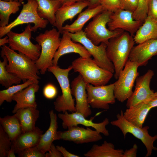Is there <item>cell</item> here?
<instances>
[{
  "instance_id": "6da1fadb",
  "label": "cell",
  "mask_w": 157,
  "mask_h": 157,
  "mask_svg": "<svg viewBox=\"0 0 157 157\" xmlns=\"http://www.w3.org/2000/svg\"><path fill=\"white\" fill-rule=\"evenodd\" d=\"M1 55L5 56L8 59L6 68L8 72L17 75L23 82L31 80L39 83L40 72L35 62L6 45L1 47Z\"/></svg>"
},
{
  "instance_id": "7a4b0ae2",
  "label": "cell",
  "mask_w": 157,
  "mask_h": 157,
  "mask_svg": "<svg viewBox=\"0 0 157 157\" xmlns=\"http://www.w3.org/2000/svg\"><path fill=\"white\" fill-rule=\"evenodd\" d=\"M135 43L133 36L125 31L109 40L106 52L114 65L115 79H118L123 70Z\"/></svg>"
},
{
  "instance_id": "3957f363",
  "label": "cell",
  "mask_w": 157,
  "mask_h": 157,
  "mask_svg": "<svg viewBox=\"0 0 157 157\" xmlns=\"http://www.w3.org/2000/svg\"><path fill=\"white\" fill-rule=\"evenodd\" d=\"M71 65L74 71L78 72L85 82L94 86L106 85L113 75L99 67L90 57H80L74 60Z\"/></svg>"
},
{
  "instance_id": "277c9868",
  "label": "cell",
  "mask_w": 157,
  "mask_h": 157,
  "mask_svg": "<svg viewBox=\"0 0 157 157\" xmlns=\"http://www.w3.org/2000/svg\"><path fill=\"white\" fill-rule=\"evenodd\" d=\"M60 34L57 29L53 28L35 37L36 41L41 47V50L40 56L35 63L41 74H45L48 67L53 65V57L60 42Z\"/></svg>"
},
{
  "instance_id": "5b68a950",
  "label": "cell",
  "mask_w": 157,
  "mask_h": 157,
  "mask_svg": "<svg viewBox=\"0 0 157 157\" xmlns=\"http://www.w3.org/2000/svg\"><path fill=\"white\" fill-rule=\"evenodd\" d=\"M112 12L104 10L94 17L84 29L87 38L94 44L98 45L102 42L107 44L111 38L119 35L124 31L120 29L111 31L106 25L110 21Z\"/></svg>"
},
{
  "instance_id": "8992f818",
  "label": "cell",
  "mask_w": 157,
  "mask_h": 157,
  "mask_svg": "<svg viewBox=\"0 0 157 157\" xmlns=\"http://www.w3.org/2000/svg\"><path fill=\"white\" fill-rule=\"evenodd\" d=\"M72 69L71 65L63 69L58 65H53L49 67L47 70L54 75L61 89V95L58 96L53 103L55 109L59 112L76 111L74 99L72 96L68 76L69 72Z\"/></svg>"
},
{
  "instance_id": "52a82bcc",
  "label": "cell",
  "mask_w": 157,
  "mask_h": 157,
  "mask_svg": "<svg viewBox=\"0 0 157 157\" xmlns=\"http://www.w3.org/2000/svg\"><path fill=\"white\" fill-rule=\"evenodd\" d=\"M38 5L35 0H27L23 5L22 8L18 16L13 21L4 27H0V37L1 38L14 27L24 24L32 23V31H35L38 28H44L49 22L41 18L38 15L37 9Z\"/></svg>"
},
{
  "instance_id": "ba28073f",
  "label": "cell",
  "mask_w": 157,
  "mask_h": 157,
  "mask_svg": "<svg viewBox=\"0 0 157 157\" xmlns=\"http://www.w3.org/2000/svg\"><path fill=\"white\" fill-rule=\"evenodd\" d=\"M31 27L29 24L21 33H17L11 30L7 35L9 46L11 49L18 51L35 62L40 56L41 47L38 43L34 44L31 42Z\"/></svg>"
},
{
  "instance_id": "9c48e42d",
  "label": "cell",
  "mask_w": 157,
  "mask_h": 157,
  "mask_svg": "<svg viewBox=\"0 0 157 157\" xmlns=\"http://www.w3.org/2000/svg\"><path fill=\"white\" fill-rule=\"evenodd\" d=\"M124 113L121 110L120 113L116 115L117 119L112 121L110 124L119 128L121 131L124 138L127 133L132 134L134 136L141 140L145 145L147 150L145 157L150 156L153 150H157V148L154 146V142L157 139V135H150L148 130L149 127L146 126L142 128L136 126L128 121L124 117Z\"/></svg>"
},
{
  "instance_id": "30bf717a",
  "label": "cell",
  "mask_w": 157,
  "mask_h": 157,
  "mask_svg": "<svg viewBox=\"0 0 157 157\" xmlns=\"http://www.w3.org/2000/svg\"><path fill=\"white\" fill-rule=\"evenodd\" d=\"M139 67L136 63L128 60L117 80L114 83V95L119 101L124 102L133 94L134 82L139 75L138 71Z\"/></svg>"
},
{
  "instance_id": "8fae6325",
  "label": "cell",
  "mask_w": 157,
  "mask_h": 157,
  "mask_svg": "<svg viewBox=\"0 0 157 157\" xmlns=\"http://www.w3.org/2000/svg\"><path fill=\"white\" fill-rule=\"evenodd\" d=\"M65 32L73 41L81 44L85 47L99 67L113 73L115 72L113 64L107 55L106 44L102 42L99 45H95L87 37L83 30L73 33Z\"/></svg>"
},
{
  "instance_id": "7c38bea8",
  "label": "cell",
  "mask_w": 157,
  "mask_h": 157,
  "mask_svg": "<svg viewBox=\"0 0 157 157\" xmlns=\"http://www.w3.org/2000/svg\"><path fill=\"white\" fill-rule=\"evenodd\" d=\"M114 83L108 85L94 86L88 83L86 90L90 106L93 108L107 110L115 102Z\"/></svg>"
},
{
  "instance_id": "4fadbf2b",
  "label": "cell",
  "mask_w": 157,
  "mask_h": 157,
  "mask_svg": "<svg viewBox=\"0 0 157 157\" xmlns=\"http://www.w3.org/2000/svg\"><path fill=\"white\" fill-rule=\"evenodd\" d=\"M154 75V71L149 69L144 75L138 77L135 90L127 99L126 106L128 108L139 104L148 103L155 97L150 88V83Z\"/></svg>"
},
{
  "instance_id": "5bb4252c",
  "label": "cell",
  "mask_w": 157,
  "mask_h": 157,
  "mask_svg": "<svg viewBox=\"0 0 157 157\" xmlns=\"http://www.w3.org/2000/svg\"><path fill=\"white\" fill-rule=\"evenodd\" d=\"M100 113L97 114L94 117H91L89 120L86 119L82 114L76 111L69 113L67 111H66L62 113H59L58 117L62 120V126L64 129L81 124L87 127H91L99 133L105 136H108L109 133L106 128V126L109 123V120L108 118H105L100 123H96L93 122L95 116Z\"/></svg>"
},
{
  "instance_id": "9a60e30c",
  "label": "cell",
  "mask_w": 157,
  "mask_h": 157,
  "mask_svg": "<svg viewBox=\"0 0 157 157\" xmlns=\"http://www.w3.org/2000/svg\"><path fill=\"white\" fill-rule=\"evenodd\" d=\"M133 13L123 9L112 12L110 16V21L107 24L108 29L112 31L122 29L133 36L143 22L134 19Z\"/></svg>"
},
{
  "instance_id": "2e32d148",
  "label": "cell",
  "mask_w": 157,
  "mask_h": 157,
  "mask_svg": "<svg viewBox=\"0 0 157 157\" xmlns=\"http://www.w3.org/2000/svg\"><path fill=\"white\" fill-rule=\"evenodd\" d=\"M77 126H71L65 131H58L60 140L73 142L76 144L94 142L101 140L102 137L96 130Z\"/></svg>"
},
{
  "instance_id": "e0dca14e",
  "label": "cell",
  "mask_w": 157,
  "mask_h": 157,
  "mask_svg": "<svg viewBox=\"0 0 157 157\" xmlns=\"http://www.w3.org/2000/svg\"><path fill=\"white\" fill-rule=\"evenodd\" d=\"M87 84L79 74L72 80L71 86L72 94L76 101V111L82 114L86 118L92 114L88 101L86 90Z\"/></svg>"
},
{
  "instance_id": "ac0fdd59",
  "label": "cell",
  "mask_w": 157,
  "mask_h": 157,
  "mask_svg": "<svg viewBox=\"0 0 157 157\" xmlns=\"http://www.w3.org/2000/svg\"><path fill=\"white\" fill-rule=\"evenodd\" d=\"M157 55V38L151 39L134 46L128 60L139 66H145L153 56Z\"/></svg>"
},
{
  "instance_id": "d6986e66",
  "label": "cell",
  "mask_w": 157,
  "mask_h": 157,
  "mask_svg": "<svg viewBox=\"0 0 157 157\" xmlns=\"http://www.w3.org/2000/svg\"><path fill=\"white\" fill-rule=\"evenodd\" d=\"M59 46L52 60L53 65H58V61L62 56L70 53L78 54L83 58L90 57L91 55L81 44L73 41L65 32H63Z\"/></svg>"
},
{
  "instance_id": "ffe728a7",
  "label": "cell",
  "mask_w": 157,
  "mask_h": 157,
  "mask_svg": "<svg viewBox=\"0 0 157 157\" xmlns=\"http://www.w3.org/2000/svg\"><path fill=\"white\" fill-rule=\"evenodd\" d=\"M89 0L77 2L71 4L61 6L56 13L55 26L58 31L63 33V25L66 20H72L89 4Z\"/></svg>"
},
{
  "instance_id": "44dd1931",
  "label": "cell",
  "mask_w": 157,
  "mask_h": 157,
  "mask_svg": "<svg viewBox=\"0 0 157 157\" xmlns=\"http://www.w3.org/2000/svg\"><path fill=\"white\" fill-rule=\"evenodd\" d=\"M40 87L38 83H33L26 88L15 94L12 97V100L16 102L13 110L15 113L19 109L28 107L37 108L35 94L38 92Z\"/></svg>"
},
{
  "instance_id": "7402d4cb",
  "label": "cell",
  "mask_w": 157,
  "mask_h": 157,
  "mask_svg": "<svg viewBox=\"0 0 157 157\" xmlns=\"http://www.w3.org/2000/svg\"><path fill=\"white\" fill-rule=\"evenodd\" d=\"M50 118L49 127L46 132L41 136L37 147L42 152L45 154L50 150L53 141L59 140L58 135L57 116L53 110L49 112Z\"/></svg>"
},
{
  "instance_id": "603a6c76",
  "label": "cell",
  "mask_w": 157,
  "mask_h": 157,
  "mask_svg": "<svg viewBox=\"0 0 157 157\" xmlns=\"http://www.w3.org/2000/svg\"><path fill=\"white\" fill-rule=\"evenodd\" d=\"M43 132L41 129L36 126L32 131L22 133L12 141L15 153L17 154L26 148L37 146Z\"/></svg>"
},
{
  "instance_id": "cb8c5ba5",
  "label": "cell",
  "mask_w": 157,
  "mask_h": 157,
  "mask_svg": "<svg viewBox=\"0 0 157 157\" xmlns=\"http://www.w3.org/2000/svg\"><path fill=\"white\" fill-rule=\"evenodd\" d=\"M103 10L104 9L100 4L93 7H88L79 14L77 18L73 23L63 26V33L65 31L73 33L82 30L84 26L88 21Z\"/></svg>"
},
{
  "instance_id": "d4e9b609",
  "label": "cell",
  "mask_w": 157,
  "mask_h": 157,
  "mask_svg": "<svg viewBox=\"0 0 157 157\" xmlns=\"http://www.w3.org/2000/svg\"><path fill=\"white\" fill-rule=\"evenodd\" d=\"M152 108L147 103H142L128 108L124 113V118L129 122L140 128Z\"/></svg>"
},
{
  "instance_id": "484cf974",
  "label": "cell",
  "mask_w": 157,
  "mask_h": 157,
  "mask_svg": "<svg viewBox=\"0 0 157 157\" xmlns=\"http://www.w3.org/2000/svg\"><path fill=\"white\" fill-rule=\"evenodd\" d=\"M24 0H19L22 3ZM38 3V13L42 18L48 21L55 26L56 13L62 6L60 0H35Z\"/></svg>"
},
{
  "instance_id": "4316f807",
  "label": "cell",
  "mask_w": 157,
  "mask_h": 157,
  "mask_svg": "<svg viewBox=\"0 0 157 157\" xmlns=\"http://www.w3.org/2000/svg\"><path fill=\"white\" fill-rule=\"evenodd\" d=\"M135 43L138 44L157 38V20L147 16L133 37Z\"/></svg>"
},
{
  "instance_id": "83f0119b",
  "label": "cell",
  "mask_w": 157,
  "mask_h": 157,
  "mask_svg": "<svg viewBox=\"0 0 157 157\" xmlns=\"http://www.w3.org/2000/svg\"><path fill=\"white\" fill-rule=\"evenodd\" d=\"M39 113L37 108L28 107L19 109L15 113L20 122L22 132L32 131L35 129Z\"/></svg>"
},
{
  "instance_id": "f1b7e54d",
  "label": "cell",
  "mask_w": 157,
  "mask_h": 157,
  "mask_svg": "<svg viewBox=\"0 0 157 157\" xmlns=\"http://www.w3.org/2000/svg\"><path fill=\"white\" fill-rule=\"evenodd\" d=\"M124 151L115 149L113 144L104 141L101 145L94 144L84 154L85 157H122Z\"/></svg>"
},
{
  "instance_id": "f546056e",
  "label": "cell",
  "mask_w": 157,
  "mask_h": 157,
  "mask_svg": "<svg viewBox=\"0 0 157 157\" xmlns=\"http://www.w3.org/2000/svg\"><path fill=\"white\" fill-rule=\"evenodd\" d=\"M0 125L7 134L10 140H15L22 133V131L19 120L14 114L0 117Z\"/></svg>"
},
{
  "instance_id": "4dcf8cb0",
  "label": "cell",
  "mask_w": 157,
  "mask_h": 157,
  "mask_svg": "<svg viewBox=\"0 0 157 157\" xmlns=\"http://www.w3.org/2000/svg\"><path fill=\"white\" fill-rule=\"evenodd\" d=\"M21 3L19 1L0 0V27H4L9 24L10 15L19 11Z\"/></svg>"
},
{
  "instance_id": "1f68e13d",
  "label": "cell",
  "mask_w": 157,
  "mask_h": 157,
  "mask_svg": "<svg viewBox=\"0 0 157 157\" xmlns=\"http://www.w3.org/2000/svg\"><path fill=\"white\" fill-rule=\"evenodd\" d=\"M1 57L3 60H0V84L6 88L14 84H19L22 80L16 74L8 71L6 68L8 59L5 56Z\"/></svg>"
},
{
  "instance_id": "d6a6232c",
  "label": "cell",
  "mask_w": 157,
  "mask_h": 157,
  "mask_svg": "<svg viewBox=\"0 0 157 157\" xmlns=\"http://www.w3.org/2000/svg\"><path fill=\"white\" fill-rule=\"evenodd\" d=\"M34 83L31 80H28L23 83L12 85L6 89L0 91V106L6 101L10 103L13 101V96L16 93Z\"/></svg>"
},
{
  "instance_id": "836d02e7",
  "label": "cell",
  "mask_w": 157,
  "mask_h": 157,
  "mask_svg": "<svg viewBox=\"0 0 157 157\" xmlns=\"http://www.w3.org/2000/svg\"><path fill=\"white\" fill-rule=\"evenodd\" d=\"M12 144V141L0 125V157H7L8 153L11 148Z\"/></svg>"
},
{
  "instance_id": "e575fe53",
  "label": "cell",
  "mask_w": 157,
  "mask_h": 157,
  "mask_svg": "<svg viewBox=\"0 0 157 157\" xmlns=\"http://www.w3.org/2000/svg\"><path fill=\"white\" fill-rule=\"evenodd\" d=\"M149 0H138L136 10L133 13V17L136 20L143 22L147 17Z\"/></svg>"
},
{
  "instance_id": "d590c367",
  "label": "cell",
  "mask_w": 157,
  "mask_h": 157,
  "mask_svg": "<svg viewBox=\"0 0 157 157\" xmlns=\"http://www.w3.org/2000/svg\"><path fill=\"white\" fill-rule=\"evenodd\" d=\"M19 157H46V153H43L37 146L26 148L17 154Z\"/></svg>"
},
{
  "instance_id": "8d00e7d4",
  "label": "cell",
  "mask_w": 157,
  "mask_h": 157,
  "mask_svg": "<svg viewBox=\"0 0 157 157\" xmlns=\"http://www.w3.org/2000/svg\"><path fill=\"white\" fill-rule=\"evenodd\" d=\"M99 4L102 6L104 10L112 12L119 9H123L119 0H100Z\"/></svg>"
},
{
  "instance_id": "74e56055",
  "label": "cell",
  "mask_w": 157,
  "mask_h": 157,
  "mask_svg": "<svg viewBox=\"0 0 157 157\" xmlns=\"http://www.w3.org/2000/svg\"><path fill=\"white\" fill-rule=\"evenodd\" d=\"M44 96L48 99L55 98L58 94V90L56 86L53 84L49 83L46 85L43 90Z\"/></svg>"
},
{
  "instance_id": "f35d334b",
  "label": "cell",
  "mask_w": 157,
  "mask_h": 157,
  "mask_svg": "<svg viewBox=\"0 0 157 157\" xmlns=\"http://www.w3.org/2000/svg\"><path fill=\"white\" fill-rule=\"evenodd\" d=\"M123 9L133 13L137 8L138 0H119Z\"/></svg>"
},
{
  "instance_id": "ab89813d",
  "label": "cell",
  "mask_w": 157,
  "mask_h": 157,
  "mask_svg": "<svg viewBox=\"0 0 157 157\" xmlns=\"http://www.w3.org/2000/svg\"><path fill=\"white\" fill-rule=\"evenodd\" d=\"M147 15L157 20V0H149Z\"/></svg>"
},
{
  "instance_id": "60d3db41",
  "label": "cell",
  "mask_w": 157,
  "mask_h": 157,
  "mask_svg": "<svg viewBox=\"0 0 157 157\" xmlns=\"http://www.w3.org/2000/svg\"><path fill=\"white\" fill-rule=\"evenodd\" d=\"M61 153L58 150L53 143L51 145L50 150L48 153H46V157H62Z\"/></svg>"
},
{
  "instance_id": "b9f144b4",
  "label": "cell",
  "mask_w": 157,
  "mask_h": 157,
  "mask_svg": "<svg viewBox=\"0 0 157 157\" xmlns=\"http://www.w3.org/2000/svg\"><path fill=\"white\" fill-rule=\"evenodd\" d=\"M138 147L134 144L131 149L126 150L123 153L122 157H136L137 156Z\"/></svg>"
},
{
  "instance_id": "7bdbcfd3",
  "label": "cell",
  "mask_w": 157,
  "mask_h": 157,
  "mask_svg": "<svg viewBox=\"0 0 157 157\" xmlns=\"http://www.w3.org/2000/svg\"><path fill=\"white\" fill-rule=\"evenodd\" d=\"M56 148L62 154L64 157H79V156L72 153L67 151L66 149L62 146L57 145Z\"/></svg>"
},
{
  "instance_id": "ee69618b",
  "label": "cell",
  "mask_w": 157,
  "mask_h": 157,
  "mask_svg": "<svg viewBox=\"0 0 157 157\" xmlns=\"http://www.w3.org/2000/svg\"><path fill=\"white\" fill-rule=\"evenodd\" d=\"M86 0H60L62 3V6L68 5L77 2Z\"/></svg>"
},
{
  "instance_id": "f6af8a7d",
  "label": "cell",
  "mask_w": 157,
  "mask_h": 157,
  "mask_svg": "<svg viewBox=\"0 0 157 157\" xmlns=\"http://www.w3.org/2000/svg\"><path fill=\"white\" fill-rule=\"evenodd\" d=\"M89 1L90 3L88 7L92 8L99 4L100 0H89Z\"/></svg>"
},
{
  "instance_id": "bcb514c9",
  "label": "cell",
  "mask_w": 157,
  "mask_h": 157,
  "mask_svg": "<svg viewBox=\"0 0 157 157\" xmlns=\"http://www.w3.org/2000/svg\"><path fill=\"white\" fill-rule=\"evenodd\" d=\"M148 104L152 108L157 107V97H155Z\"/></svg>"
},
{
  "instance_id": "7dc6e473",
  "label": "cell",
  "mask_w": 157,
  "mask_h": 157,
  "mask_svg": "<svg viewBox=\"0 0 157 157\" xmlns=\"http://www.w3.org/2000/svg\"><path fill=\"white\" fill-rule=\"evenodd\" d=\"M15 154L14 146L12 144L11 148L8 153L7 157H15Z\"/></svg>"
},
{
  "instance_id": "c3c4849f",
  "label": "cell",
  "mask_w": 157,
  "mask_h": 157,
  "mask_svg": "<svg viewBox=\"0 0 157 157\" xmlns=\"http://www.w3.org/2000/svg\"><path fill=\"white\" fill-rule=\"evenodd\" d=\"M9 40L8 36H6L3 38H1L0 39V46L5 45L6 44L8 43Z\"/></svg>"
},
{
  "instance_id": "681fc988",
  "label": "cell",
  "mask_w": 157,
  "mask_h": 157,
  "mask_svg": "<svg viewBox=\"0 0 157 157\" xmlns=\"http://www.w3.org/2000/svg\"><path fill=\"white\" fill-rule=\"evenodd\" d=\"M2 0L6 1H19V0Z\"/></svg>"
},
{
  "instance_id": "f907efd6",
  "label": "cell",
  "mask_w": 157,
  "mask_h": 157,
  "mask_svg": "<svg viewBox=\"0 0 157 157\" xmlns=\"http://www.w3.org/2000/svg\"><path fill=\"white\" fill-rule=\"evenodd\" d=\"M154 96L155 97H157V91L154 92Z\"/></svg>"
}]
</instances>
